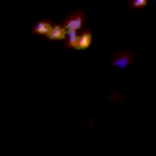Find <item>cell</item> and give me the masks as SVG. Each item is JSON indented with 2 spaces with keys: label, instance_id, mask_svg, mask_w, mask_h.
<instances>
[{
  "label": "cell",
  "instance_id": "3957f363",
  "mask_svg": "<svg viewBox=\"0 0 156 156\" xmlns=\"http://www.w3.org/2000/svg\"><path fill=\"white\" fill-rule=\"evenodd\" d=\"M50 39H52V42H68V31H65V26H62V23H55V26H52Z\"/></svg>",
  "mask_w": 156,
  "mask_h": 156
},
{
  "label": "cell",
  "instance_id": "5b68a950",
  "mask_svg": "<svg viewBox=\"0 0 156 156\" xmlns=\"http://www.w3.org/2000/svg\"><path fill=\"white\" fill-rule=\"evenodd\" d=\"M52 26H55V23H50V21H39L37 26H34V34H44V37H50Z\"/></svg>",
  "mask_w": 156,
  "mask_h": 156
},
{
  "label": "cell",
  "instance_id": "6da1fadb",
  "mask_svg": "<svg viewBox=\"0 0 156 156\" xmlns=\"http://www.w3.org/2000/svg\"><path fill=\"white\" fill-rule=\"evenodd\" d=\"M83 21H86V18H83V11H73L70 16L62 21V26H65V31H68V42L76 39L78 34H83V31H81V29H83ZM68 42H65V44H68Z\"/></svg>",
  "mask_w": 156,
  "mask_h": 156
},
{
  "label": "cell",
  "instance_id": "277c9868",
  "mask_svg": "<svg viewBox=\"0 0 156 156\" xmlns=\"http://www.w3.org/2000/svg\"><path fill=\"white\" fill-rule=\"evenodd\" d=\"M130 62H133V52H122V55H117L115 60H112V65L115 68H128Z\"/></svg>",
  "mask_w": 156,
  "mask_h": 156
},
{
  "label": "cell",
  "instance_id": "7a4b0ae2",
  "mask_svg": "<svg viewBox=\"0 0 156 156\" xmlns=\"http://www.w3.org/2000/svg\"><path fill=\"white\" fill-rule=\"evenodd\" d=\"M91 39H94V34H91V31H83V34H78L76 39H70L68 47H73V50H86V47H91Z\"/></svg>",
  "mask_w": 156,
  "mask_h": 156
}]
</instances>
